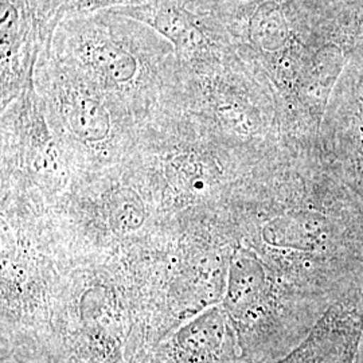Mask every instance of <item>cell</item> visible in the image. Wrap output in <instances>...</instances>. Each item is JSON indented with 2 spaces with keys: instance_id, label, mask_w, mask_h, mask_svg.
Returning a JSON list of instances; mask_svg holds the SVG:
<instances>
[{
  "instance_id": "obj_6",
  "label": "cell",
  "mask_w": 363,
  "mask_h": 363,
  "mask_svg": "<svg viewBox=\"0 0 363 363\" xmlns=\"http://www.w3.org/2000/svg\"><path fill=\"white\" fill-rule=\"evenodd\" d=\"M91 64L96 66L105 77L116 84L128 82L135 77L138 70L136 58L128 50L116 43L103 42L93 45L89 49Z\"/></svg>"
},
{
  "instance_id": "obj_8",
  "label": "cell",
  "mask_w": 363,
  "mask_h": 363,
  "mask_svg": "<svg viewBox=\"0 0 363 363\" xmlns=\"http://www.w3.org/2000/svg\"><path fill=\"white\" fill-rule=\"evenodd\" d=\"M93 9H104V7H113V6H123L130 3V0H89Z\"/></svg>"
},
{
  "instance_id": "obj_1",
  "label": "cell",
  "mask_w": 363,
  "mask_h": 363,
  "mask_svg": "<svg viewBox=\"0 0 363 363\" xmlns=\"http://www.w3.org/2000/svg\"><path fill=\"white\" fill-rule=\"evenodd\" d=\"M363 323L355 308L333 310L286 363H351Z\"/></svg>"
},
{
  "instance_id": "obj_4",
  "label": "cell",
  "mask_w": 363,
  "mask_h": 363,
  "mask_svg": "<svg viewBox=\"0 0 363 363\" xmlns=\"http://www.w3.org/2000/svg\"><path fill=\"white\" fill-rule=\"evenodd\" d=\"M67 124L84 142H101L109 135L111 117L104 105L86 94L69 99L64 109Z\"/></svg>"
},
{
  "instance_id": "obj_5",
  "label": "cell",
  "mask_w": 363,
  "mask_h": 363,
  "mask_svg": "<svg viewBox=\"0 0 363 363\" xmlns=\"http://www.w3.org/2000/svg\"><path fill=\"white\" fill-rule=\"evenodd\" d=\"M259 265L244 253H237L232 259L230 279L225 306L234 315H242L259 295L261 284Z\"/></svg>"
},
{
  "instance_id": "obj_3",
  "label": "cell",
  "mask_w": 363,
  "mask_h": 363,
  "mask_svg": "<svg viewBox=\"0 0 363 363\" xmlns=\"http://www.w3.org/2000/svg\"><path fill=\"white\" fill-rule=\"evenodd\" d=\"M223 342V320L217 311H208L184 327L177 347L186 362L206 363L220 350Z\"/></svg>"
},
{
  "instance_id": "obj_2",
  "label": "cell",
  "mask_w": 363,
  "mask_h": 363,
  "mask_svg": "<svg viewBox=\"0 0 363 363\" xmlns=\"http://www.w3.org/2000/svg\"><path fill=\"white\" fill-rule=\"evenodd\" d=\"M144 23L155 28L159 34L169 39L178 49L184 52L199 50L205 45L202 31L190 21L189 15L171 6L133 9L127 13Z\"/></svg>"
},
{
  "instance_id": "obj_7",
  "label": "cell",
  "mask_w": 363,
  "mask_h": 363,
  "mask_svg": "<svg viewBox=\"0 0 363 363\" xmlns=\"http://www.w3.org/2000/svg\"><path fill=\"white\" fill-rule=\"evenodd\" d=\"M145 220V208L136 193L123 190L112 196L108 208V220L113 232L132 233L142 228Z\"/></svg>"
}]
</instances>
